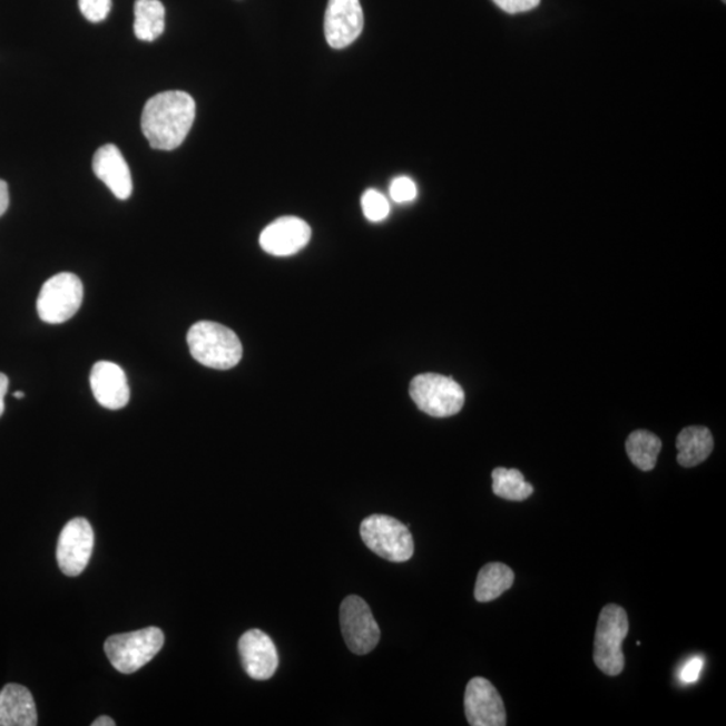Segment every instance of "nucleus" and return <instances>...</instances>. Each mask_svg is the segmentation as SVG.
<instances>
[{
    "mask_svg": "<svg viewBox=\"0 0 726 726\" xmlns=\"http://www.w3.org/2000/svg\"><path fill=\"white\" fill-rule=\"evenodd\" d=\"M196 120V101L182 90L151 97L141 115V131L155 150L171 151L185 141Z\"/></svg>",
    "mask_w": 726,
    "mask_h": 726,
    "instance_id": "1",
    "label": "nucleus"
},
{
    "mask_svg": "<svg viewBox=\"0 0 726 726\" xmlns=\"http://www.w3.org/2000/svg\"><path fill=\"white\" fill-rule=\"evenodd\" d=\"M193 359L206 367L228 371L243 359V345L230 328L214 322H198L187 333Z\"/></svg>",
    "mask_w": 726,
    "mask_h": 726,
    "instance_id": "2",
    "label": "nucleus"
},
{
    "mask_svg": "<svg viewBox=\"0 0 726 726\" xmlns=\"http://www.w3.org/2000/svg\"><path fill=\"white\" fill-rule=\"evenodd\" d=\"M628 634V618L624 608L608 605L601 609L596 628L593 660L599 670L609 677L619 676L625 669L621 650Z\"/></svg>",
    "mask_w": 726,
    "mask_h": 726,
    "instance_id": "3",
    "label": "nucleus"
},
{
    "mask_svg": "<svg viewBox=\"0 0 726 726\" xmlns=\"http://www.w3.org/2000/svg\"><path fill=\"white\" fill-rule=\"evenodd\" d=\"M164 645L165 635L160 628L148 627L145 630L114 635L107 639L104 650L116 670L133 674L157 657Z\"/></svg>",
    "mask_w": 726,
    "mask_h": 726,
    "instance_id": "4",
    "label": "nucleus"
},
{
    "mask_svg": "<svg viewBox=\"0 0 726 726\" xmlns=\"http://www.w3.org/2000/svg\"><path fill=\"white\" fill-rule=\"evenodd\" d=\"M361 537L373 553L391 562H405L411 560L414 553L410 529L393 517H367L361 523Z\"/></svg>",
    "mask_w": 726,
    "mask_h": 726,
    "instance_id": "5",
    "label": "nucleus"
},
{
    "mask_svg": "<svg viewBox=\"0 0 726 726\" xmlns=\"http://www.w3.org/2000/svg\"><path fill=\"white\" fill-rule=\"evenodd\" d=\"M411 398L420 411L432 418H450L462 411L464 391L458 382L442 374L425 373L414 377Z\"/></svg>",
    "mask_w": 726,
    "mask_h": 726,
    "instance_id": "6",
    "label": "nucleus"
},
{
    "mask_svg": "<svg viewBox=\"0 0 726 726\" xmlns=\"http://www.w3.org/2000/svg\"><path fill=\"white\" fill-rule=\"evenodd\" d=\"M82 297L80 278L69 272H62L42 285L37 300L38 315L49 324L67 322L80 310Z\"/></svg>",
    "mask_w": 726,
    "mask_h": 726,
    "instance_id": "7",
    "label": "nucleus"
},
{
    "mask_svg": "<svg viewBox=\"0 0 726 726\" xmlns=\"http://www.w3.org/2000/svg\"><path fill=\"white\" fill-rule=\"evenodd\" d=\"M341 631L349 650L366 656L379 645L381 631L371 607L360 596H347L341 605Z\"/></svg>",
    "mask_w": 726,
    "mask_h": 726,
    "instance_id": "8",
    "label": "nucleus"
},
{
    "mask_svg": "<svg viewBox=\"0 0 726 726\" xmlns=\"http://www.w3.org/2000/svg\"><path fill=\"white\" fill-rule=\"evenodd\" d=\"M95 533L86 518H75L61 531L57 544V562L62 572L79 576L94 553Z\"/></svg>",
    "mask_w": 726,
    "mask_h": 726,
    "instance_id": "9",
    "label": "nucleus"
},
{
    "mask_svg": "<svg viewBox=\"0 0 726 726\" xmlns=\"http://www.w3.org/2000/svg\"><path fill=\"white\" fill-rule=\"evenodd\" d=\"M365 24L360 0H328L324 36L333 49H345L361 36Z\"/></svg>",
    "mask_w": 726,
    "mask_h": 726,
    "instance_id": "10",
    "label": "nucleus"
},
{
    "mask_svg": "<svg viewBox=\"0 0 726 726\" xmlns=\"http://www.w3.org/2000/svg\"><path fill=\"white\" fill-rule=\"evenodd\" d=\"M465 717L472 726H504L503 699L490 680L472 678L464 695Z\"/></svg>",
    "mask_w": 726,
    "mask_h": 726,
    "instance_id": "11",
    "label": "nucleus"
},
{
    "mask_svg": "<svg viewBox=\"0 0 726 726\" xmlns=\"http://www.w3.org/2000/svg\"><path fill=\"white\" fill-rule=\"evenodd\" d=\"M244 670L253 679L267 680L275 676L278 654L274 640L261 630L246 631L238 641Z\"/></svg>",
    "mask_w": 726,
    "mask_h": 726,
    "instance_id": "12",
    "label": "nucleus"
},
{
    "mask_svg": "<svg viewBox=\"0 0 726 726\" xmlns=\"http://www.w3.org/2000/svg\"><path fill=\"white\" fill-rule=\"evenodd\" d=\"M311 239V228L297 217H282L262 232L261 246L272 256H293L306 248Z\"/></svg>",
    "mask_w": 726,
    "mask_h": 726,
    "instance_id": "13",
    "label": "nucleus"
},
{
    "mask_svg": "<svg viewBox=\"0 0 726 726\" xmlns=\"http://www.w3.org/2000/svg\"><path fill=\"white\" fill-rule=\"evenodd\" d=\"M90 387L97 403L107 410L118 411L129 401V385L125 371L114 362L95 363L90 372Z\"/></svg>",
    "mask_w": 726,
    "mask_h": 726,
    "instance_id": "14",
    "label": "nucleus"
},
{
    "mask_svg": "<svg viewBox=\"0 0 726 726\" xmlns=\"http://www.w3.org/2000/svg\"><path fill=\"white\" fill-rule=\"evenodd\" d=\"M96 177L107 185L118 199L126 200L134 190L133 175L121 151L115 145H106L94 157Z\"/></svg>",
    "mask_w": 726,
    "mask_h": 726,
    "instance_id": "15",
    "label": "nucleus"
},
{
    "mask_svg": "<svg viewBox=\"0 0 726 726\" xmlns=\"http://www.w3.org/2000/svg\"><path fill=\"white\" fill-rule=\"evenodd\" d=\"M35 698L24 686L10 684L0 691V726H36Z\"/></svg>",
    "mask_w": 726,
    "mask_h": 726,
    "instance_id": "16",
    "label": "nucleus"
},
{
    "mask_svg": "<svg viewBox=\"0 0 726 726\" xmlns=\"http://www.w3.org/2000/svg\"><path fill=\"white\" fill-rule=\"evenodd\" d=\"M715 447L708 428L687 426L677 438L678 463L683 467H696L710 457Z\"/></svg>",
    "mask_w": 726,
    "mask_h": 726,
    "instance_id": "17",
    "label": "nucleus"
},
{
    "mask_svg": "<svg viewBox=\"0 0 726 726\" xmlns=\"http://www.w3.org/2000/svg\"><path fill=\"white\" fill-rule=\"evenodd\" d=\"M134 32L140 41L153 42L164 35L166 10L160 0H136Z\"/></svg>",
    "mask_w": 726,
    "mask_h": 726,
    "instance_id": "18",
    "label": "nucleus"
},
{
    "mask_svg": "<svg viewBox=\"0 0 726 726\" xmlns=\"http://www.w3.org/2000/svg\"><path fill=\"white\" fill-rule=\"evenodd\" d=\"M514 572L501 562H491L479 570L475 599L479 602L496 600L514 585Z\"/></svg>",
    "mask_w": 726,
    "mask_h": 726,
    "instance_id": "19",
    "label": "nucleus"
},
{
    "mask_svg": "<svg viewBox=\"0 0 726 726\" xmlns=\"http://www.w3.org/2000/svg\"><path fill=\"white\" fill-rule=\"evenodd\" d=\"M627 455L631 462L641 471H651L656 469L657 460L663 442L648 431H635L628 436L626 442Z\"/></svg>",
    "mask_w": 726,
    "mask_h": 726,
    "instance_id": "20",
    "label": "nucleus"
},
{
    "mask_svg": "<svg viewBox=\"0 0 726 726\" xmlns=\"http://www.w3.org/2000/svg\"><path fill=\"white\" fill-rule=\"evenodd\" d=\"M492 491L506 501L522 502L533 494V485L524 481L521 471L499 467L492 471Z\"/></svg>",
    "mask_w": 726,
    "mask_h": 726,
    "instance_id": "21",
    "label": "nucleus"
},
{
    "mask_svg": "<svg viewBox=\"0 0 726 726\" xmlns=\"http://www.w3.org/2000/svg\"><path fill=\"white\" fill-rule=\"evenodd\" d=\"M361 204L363 214H365V217L372 223L384 222L389 216V212H391V206H389L384 194L374 189L367 190L363 194Z\"/></svg>",
    "mask_w": 726,
    "mask_h": 726,
    "instance_id": "22",
    "label": "nucleus"
},
{
    "mask_svg": "<svg viewBox=\"0 0 726 726\" xmlns=\"http://www.w3.org/2000/svg\"><path fill=\"white\" fill-rule=\"evenodd\" d=\"M79 8L89 22L99 23L111 12L112 0H79Z\"/></svg>",
    "mask_w": 726,
    "mask_h": 726,
    "instance_id": "23",
    "label": "nucleus"
},
{
    "mask_svg": "<svg viewBox=\"0 0 726 726\" xmlns=\"http://www.w3.org/2000/svg\"><path fill=\"white\" fill-rule=\"evenodd\" d=\"M391 197L398 204L412 203L418 197V186L411 178H395L391 185Z\"/></svg>",
    "mask_w": 726,
    "mask_h": 726,
    "instance_id": "24",
    "label": "nucleus"
},
{
    "mask_svg": "<svg viewBox=\"0 0 726 726\" xmlns=\"http://www.w3.org/2000/svg\"><path fill=\"white\" fill-rule=\"evenodd\" d=\"M499 9L508 12V14H521L534 10L540 6L541 0H492Z\"/></svg>",
    "mask_w": 726,
    "mask_h": 726,
    "instance_id": "25",
    "label": "nucleus"
},
{
    "mask_svg": "<svg viewBox=\"0 0 726 726\" xmlns=\"http://www.w3.org/2000/svg\"><path fill=\"white\" fill-rule=\"evenodd\" d=\"M704 669V659L699 657L691 658L687 660L686 665L683 667V670L679 671V680L684 684H695L697 683L702 671Z\"/></svg>",
    "mask_w": 726,
    "mask_h": 726,
    "instance_id": "26",
    "label": "nucleus"
},
{
    "mask_svg": "<svg viewBox=\"0 0 726 726\" xmlns=\"http://www.w3.org/2000/svg\"><path fill=\"white\" fill-rule=\"evenodd\" d=\"M9 186L4 180L0 179V217H2L6 210L9 209Z\"/></svg>",
    "mask_w": 726,
    "mask_h": 726,
    "instance_id": "27",
    "label": "nucleus"
},
{
    "mask_svg": "<svg viewBox=\"0 0 726 726\" xmlns=\"http://www.w3.org/2000/svg\"><path fill=\"white\" fill-rule=\"evenodd\" d=\"M9 391V379L6 377V374L0 373V418L4 413V398Z\"/></svg>",
    "mask_w": 726,
    "mask_h": 726,
    "instance_id": "28",
    "label": "nucleus"
},
{
    "mask_svg": "<svg viewBox=\"0 0 726 726\" xmlns=\"http://www.w3.org/2000/svg\"><path fill=\"white\" fill-rule=\"evenodd\" d=\"M94 726H115L116 723L111 717L102 716L96 719L92 724Z\"/></svg>",
    "mask_w": 726,
    "mask_h": 726,
    "instance_id": "29",
    "label": "nucleus"
},
{
    "mask_svg": "<svg viewBox=\"0 0 726 726\" xmlns=\"http://www.w3.org/2000/svg\"><path fill=\"white\" fill-rule=\"evenodd\" d=\"M14 398L18 399V400H22L24 398V393L23 392H17L14 394Z\"/></svg>",
    "mask_w": 726,
    "mask_h": 726,
    "instance_id": "30",
    "label": "nucleus"
},
{
    "mask_svg": "<svg viewBox=\"0 0 726 726\" xmlns=\"http://www.w3.org/2000/svg\"><path fill=\"white\" fill-rule=\"evenodd\" d=\"M723 2L725 3V2H726V0H723Z\"/></svg>",
    "mask_w": 726,
    "mask_h": 726,
    "instance_id": "31",
    "label": "nucleus"
}]
</instances>
